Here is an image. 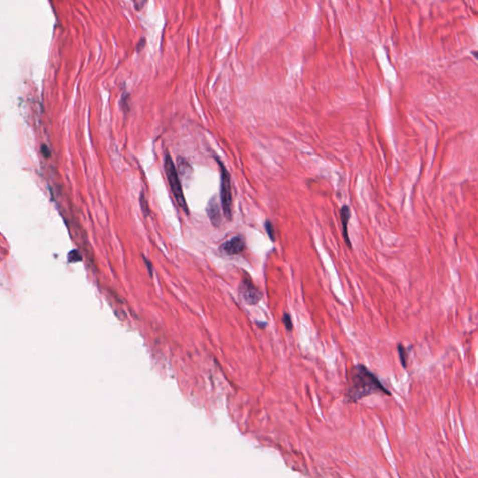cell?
<instances>
[{
	"label": "cell",
	"mask_w": 478,
	"mask_h": 478,
	"mask_svg": "<svg viewBox=\"0 0 478 478\" xmlns=\"http://www.w3.org/2000/svg\"><path fill=\"white\" fill-rule=\"evenodd\" d=\"M120 106L124 113H128L130 110V94L125 91L121 94Z\"/></svg>",
	"instance_id": "ba28073f"
},
{
	"label": "cell",
	"mask_w": 478,
	"mask_h": 478,
	"mask_svg": "<svg viewBox=\"0 0 478 478\" xmlns=\"http://www.w3.org/2000/svg\"><path fill=\"white\" fill-rule=\"evenodd\" d=\"M245 248H246V243L244 238L242 236H236L223 243L220 247V250L226 255L233 256V255L241 253Z\"/></svg>",
	"instance_id": "5b68a950"
},
{
	"label": "cell",
	"mask_w": 478,
	"mask_h": 478,
	"mask_svg": "<svg viewBox=\"0 0 478 478\" xmlns=\"http://www.w3.org/2000/svg\"><path fill=\"white\" fill-rule=\"evenodd\" d=\"M133 1H135V0H133Z\"/></svg>",
	"instance_id": "9a60e30c"
},
{
	"label": "cell",
	"mask_w": 478,
	"mask_h": 478,
	"mask_svg": "<svg viewBox=\"0 0 478 478\" xmlns=\"http://www.w3.org/2000/svg\"><path fill=\"white\" fill-rule=\"evenodd\" d=\"M146 43H147L146 39H145V38H141V39L139 40V41H138V43H137V46H136V49H135V50H136V52H137V53H140V52H142V51L144 50L145 46H146Z\"/></svg>",
	"instance_id": "4fadbf2b"
},
{
	"label": "cell",
	"mask_w": 478,
	"mask_h": 478,
	"mask_svg": "<svg viewBox=\"0 0 478 478\" xmlns=\"http://www.w3.org/2000/svg\"><path fill=\"white\" fill-rule=\"evenodd\" d=\"M139 205H140V209H141L143 214L147 218L150 213V210H149V207H148V200L145 196L144 192H141V194L139 196Z\"/></svg>",
	"instance_id": "9c48e42d"
},
{
	"label": "cell",
	"mask_w": 478,
	"mask_h": 478,
	"mask_svg": "<svg viewBox=\"0 0 478 478\" xmlns=\"http://www.w3.org/2000/svg\"><path fill=\"white\" fill-rule=\"evenodd\" d=\"M398 353H399V357H400V361H401V364L403 365V367L406 368V365H407V359H408V351L407 350L404 348L403 345H399L398 346Z\"/></svg>",
	"instance_id": "30bf717a"
},
{
	"label": "cell",
	"mask_w": 478,
	"mask_h": 478,
	"mask_svg": "<svg viewBox=\"0 0 478 478\" xmlns=\"http://www.w3.org/2000/svg\"><path fill=\"white\" fill-rule=\"evenodd\" d=\"M372 394H385L391 396L378 377L364 364H357L350 369L348 376V388L345 392L347 403H356Z\"/></svg>",
	"instance_id": "6da1fadb"
},
{
	"label": "cell",
	"mask_w": 478,
	"mask_h": 478,
	"mask_svg": "<svg viewBox=\"0 0 478 478\" xmlns=\"http://www.w3.org/2000/svg\"><path fill=\"white\" fill-rule=\"evenodd\" d=\"M164 168H165L167 179L169 181V186H170L171 192L174 196L176 202L186 214H189L188 206H187V202L185 200L184 194H183L181 180H180V177L178 175L175 164L173 162V160H172V158H171L169 153H167L166 157H165Z\"/></svg>",
	"instance_id": "7a4b0ae2"
},
{
	"label": "cell",
	"mask_w": 478,
	"mask_h": 478,
	"mask_svg": "<svg viewBox=\"0 0 478 478\" xmlns=\"http://www.w3.org/2000/svg\"><path fill=\"white\" fill-rule=\"evenodd\" d=\"M143 260H144V262H145V264L147 265V268H148L149 275L152 276V264H151V263L148 261L146 257H143Z\"/></svg>",
	"instance_id": "5bb4252c"
},
{
	"label": "cell",
	"mask_w": 478,
	"mask_h": 478,
	"mask_svg": "<svg viewBox=\"0 0 478 478\" xmlns=\"http://www.w3.org/2000/svg\"><path fill=\"white\" fill-rule=\"evenodd\" d=\"M239 291L244 302L248 304H256L262 298L261 291L253 285L249 277L244 278L241 281Z\"/></svg>",
	"instance_id": "277c9868"
},
{
	"label": "cell",
	"mask_w": 478,
	"mask_h": 478,
	"mask_svg": "<svg viewBox=\"0 0 478 478\" xmlns=\"http://www.w3.org/2000/svg\"><path fill=\"white\" fill-rule=\"evenodd\" d=\"M283 323L285 324V327L288 331L292 330V323H291V317L289 314L285 313L283 316Z\"/></svg>",
	"instance_id": "7c38bea8"
},
{
	"label": "cell",
	"mask_w": 478,
	"mask_h": 478,
	"mask_svg": "<svg viewBox=\"0 0 478 478\" xmlns=\"http://www.w3.org/2000/svg\"><path fill=\"white\" fill-rule=\"evenodd\" d=\"M217 163L220 167L221 171V206L223 214L227 220H232L233 215V196H232V186H231V177L229 171L222 164V161L216 158Z\"/></svg>",
	"instance_id": "3957f363"
},
{
	"label": "cell",
	"mask_w": 478,
	"mask_h": 478,
	"mask_svg": "<svg viewBox=\"0 0 478 478\" xmlns=\"http://www.w3.org/2000/svg\"><path fill=\"white\" fill-rule=\"evenodd\" d=\"M206 211L208 213V217L211 224L215 227H219L222 223V214H221V205L216 196H213L209 199Z\"/></svg>",
	"instance_id": "8992f818"
},
{
	"label": "cell",
	"mask_w": 478,
	"mask_h": 478,
	"mask_svg": "<svg viewBox=\"0 0 478 478\" xmlns=\"http://www.w3.org/2000/svg\"><path fill=\"white\" fill-rule=\"evenodd\" d=\"M351 213H350V209L349 206L345 205L341 209H340V219H341V223H342V229H343V237L346 241L347 246L351 249L352 245L350 242V237H349V233H348V223L350 221Z\"/></svg>",
	"instance_id": "52a82bcc"
},
{
	"label": "cell",
	"mask_w": 478,
	"mask_h": 478,
	"mask_svg": "<svg viewBox=\"0 0 478 478\" xmlns=\"http://www.w3.org/2000/svg\"><path fill=\"white\" fill-rule=\"evenodd\" d=\"M264 227H265V231L267 233V235L269 236L270 239L275 242L276 241V231H275V228H274V225L273 223L270 222L269 220H267L265 223H264Z\"/></svg>",
	"instance_id": "8fae6325"
}]
</instances>
